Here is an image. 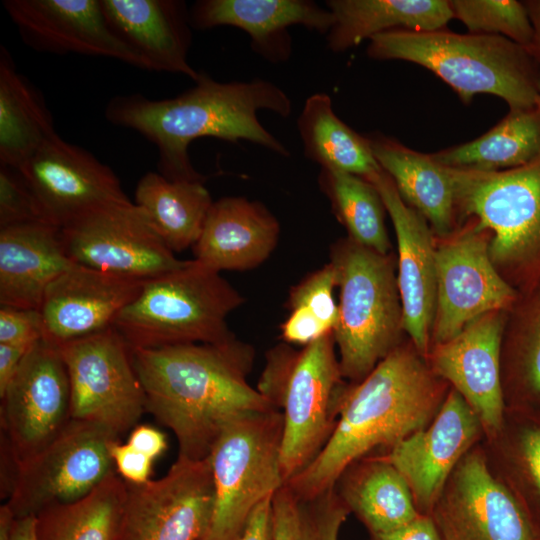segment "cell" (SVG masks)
Masks as SVG:
<instances>
[{"mask_svg":"<svg viewBox=\"0 0 540 540\" xmlns=\"http://www.w3.org/2000/svg\"><path fill=\"white\" fill-rule=\"evenodd\" d=\"M43 333L38 309L0 307V344L29 348L43 338Z\"/></svg>","mask_w":540,"mask_h":540,"instance_id":"42","label":"cell"},{"mask_svg":"<svg viewBox=\"0 0 540 540\" xmlns=\"http://www.w3.org/2000/svg\"><path fill=\"white\" fill-rule=\"evenodd\" d=\"M304 155L321 169L357 175L364 179L381 170L367 136L345 124L335 114L325 92L309 96L297 120Z\"/></svg>","mask_w":540,"mask_h":540,"instance_id":"32","label":"cell"},{"mask_svg":"<svg viewBox=\"0 0 540 540\" xmlns=\"http://www.w3.org/2000/svg\"><path fill=\"white\" fill-rule=\"evenodd\" d=\"M282 436L278 409L245 414L224 429L208 456L214 505L202 540H237L253 510L285 485Z\"/></svg>","mask_w":540,"mask_h":540,"instance_id":"8","label":"cell"},{"mask_svg":"<svg viewBox=\"0 0 540 540\" xmlns=\"http://www.w3.org/2000/svg\"><path fill=\"white\" fill-rule=\"evenodd\" d=\"M144 281L73 264L46 288L39 311L43 338L60 347L113 326Z\"/></svg>","mask_w":540,"mask_h":540,"instance_id":"22","label":"cell"},{"mask_svg":"<svg viewBox=\"0 0 540 540\" xmlns=\"http://www.w3.org/2000/svg\"><path fill=\"white\" fill-rule=\"evenodd\" d=\"M330 263L339 287L333 336L342 376L362 381L399 344L402 304L394 259L349 237L331 247Z\"/></svg>","mask_w":540,"mask_h":540,"instance_id":"5","label":"cell"},{"mask_svg":"<svg viewBox=\"0 0 540 540\" xmlns=\"http://www.w3.org/2000/svg\"><path fill=\"white\" fill-rule=\"evenodd\" d=\"M449 389L412 342L400 343L362 381L349 384L327 444L286 485L298 500L333 488L354 461L375 450L386 453L427 427Z\"/></svg>","mask_w":540,"mask_h":540,"instance_id":"3","label":"cell"},{"mask_svg":"<svg viewBox=\"0 0 540 540\" xmlns=\"http://www.w3.org/2000/svg\"><path fill=\"white\" fill-rule=\"evenodd\" d=\"M131 351L146 411L172 430L178 457L206 459L230 423L276 409L249 384L255 351L236 337Z\"/></svg>","mask_w":540,"mask_h":540,"instance_id":"1","label":"cell"},{"mask_svg":"<svg viewBox=\"0 0 540 540\" xmlns=\"http://www.w3.org/2000/svg\"><path fill=\"white\" fill-rule=\"evenodd\" d=\"M335 286L336 272L329 262L291 288L287 306L290 310L307 308L333 330L338 317V304L333 297Z\"/></svg>","mask_w":540,"mask_h":540,"instance_id":"40","label":"cell"},{"mask_svg":"<svg viewBox=\"0 0 540 540\" xmlns=\"http://www.w3.org/2000/svg\"><path fill=\"white\" fill-rule=\"evenodd\" d=\"M75 264L146 281L186 267L131 201L98 208L61 228Z\"/></svg>","mask_w":540,"mask_h":540,"instance_id":"13","label":"cell"},{"mask_svg":"<svg viewBox=\"0 0 540 540\" xmlns=\"http://www.w3.org/2000/svg\"><path fill=\"white\" fill-rule=\"evenodd\" d=\"M430 515L442 540H540V526L492 469L483 442L456 466Z\"/></svg>","mask_w":540,"mask_h":540,"instance_id":"10","label":"cell"},{"mask_svg":"<svg viewBox=\"0 0 540 540\" xmlns=\"http://www.w3.org/2000/svg\"><path fill=\"white\" fill-rule=\"evenodd\" d=\"M118 540H202L208 530L214 481L209 459L178 457L167 474L127 483Z\"/></svg>","mask_w":540,"mask_h":540,"instance_id":"15","label":"cell"},{"mask_svg":"<svg viewBox=\"0 0 540 540\" xmlns=\"http://www.w3.org/2000/svg\"><path fill=\"white\" fill-rule=\"evenodd\" d=\"M18 170L44 220L61 228L98 208L130 201L109 166L58 134Z\"/></svg>","mask_w":540,"mask_h":540,"instance_id":"17","label":"cell"},{"mask_svg":"<svg viewBox=\"0 0 540 540\" xmlns=\"http://www.w3.org/2000/svg\"><path fill=\"white\" fill-rule=\"evenodd\" d=\"M451 170L457 209L487 232L498 271L519 295L540 289V156L507 170Z\"/></svg>","mask_w":540,"mask_h":540,"instance_id":"6","label":"cell"},{"mask_svg":"<svg viewBox=\"0 0 540 540\" xmlns=\"http://www.w3.org/2000/svg\"><path fill=\"white\" fill-rule=\"evenodd\" d=\"M243 303L219 272L193 259L180 270L144 281L113 327L131 349L221 343L235 337L226 318Z\"/></svg>","mask_w":540,"mask_h":540,"instance_id":"7","label":"cell"},{"mask_svg":"<svg viewBox=\"0 0 540 540\" xmlns=\"http://www.w3.org/2000/svg\"><path fill=\"white\" fill-rule=\"evenodd\" d=\"M523 3L533 27L532 43L527 49L540 66V0H527Z\"/></svg>","mask_w":540,"mask_h":540,"instance_id":"51","label":"cell"},{"mask_svg":"<svg viewBox=\"0 0 540 540\" xmlns=\"http://www.w3.org/2000/svg\"><path fill=\"white\" fill-rule=\"evenodd\" d=\"M127 443L153 460L159 457L168 446L164 433L148 425L134 427Z\"/></svg>","mask_w":540,"mask_h":540,"instance_id":"49","label":"cell"},{"mask_svg":"<svg viewBox=\"0 0 540 540\" xmlns=\"http://www.w3.org/2000/svg\"><path fill=\"white\" fill-rule=\"evenodd\" d=\"M486 233L474 221L436 248L433 345L452 339L485 314L512 309L519 298L494 265Z\"/></svg>","mask_w":540,"mask_h":540,"instance_id":"14","label":"cell"},{"mask_svg":"<svg viewBox=\"0 0 540 540\" xmlns=\"http://www.w3.org/2000/svg\"><path fill=\"white\" fill-rule=\"evenodd\" d=\"M73 264L57 225L0 228V305L39 310L48 285Z\"/></svg>","mask_w":540,"mask_h":540,"instance_id":"26","label":"cell"},{"mask_svg":"<svg viewBox=\"0 0 540 540\" xmlns=\"http://www.w3.org/2000/svg\"><path fill=\"white\" fill-rule=\"evenodd\" d=\"M298 500L285 484L272 497V540H297Z\"/></svg>","mask_w":540,"mask_h":540,"instance_id":"46","label":"cell"},{"mask_svg":"<svg viewBox=\"0 0 540 540\" xmlns=\"http://www.w3.org/2000/svg\"><path fill=\"white\" fill-rule=\"evenodd\" d=\"M483 446L492 469L540 526V410L506 409L499 433Z\"/></svg>","mask_w":540,"mask_h":540,"instance_id":"34","label":"cell"},{"mask_svg":"<svg viewBox=\"0 0 540 540\" xmlns=\"http://www.w3.org/2000/svg\"><path fill=\"white\" fill-rule=\"evenodd\" d=\"M370 540H442V538L432 516L419 514L395 530L370 535Z\"/></svg>","mask_w":540,"mask_h":540,"instance_id":"47","label":"cell"},{"mask_svg":"<svg viewBox=\"0 0 540 540\" xmlns=\"http://www.w3.org/2000/svg\"><path fill=\"white\" fill-rule=\"evenodd\" d=\"M334 488L369 535L395 530L421 514L407 481L383 453L351 463Z\"/></svg>","mask_w":540,"mask_h":540,"instance_id":"28","label":"cell"},{"mask_svg":"<svg viewBox=\"0 0 540 540\" xmlns=\"http://www.w3.org/2000/svg\"><path fill=\"white\" fill-rule=\"evenodd\" d=\"M189 19L198 30L227 25L245 31L253 52L271 63L290 58V26L327 35L334 21L329 9L309 0H199L189 9Z\"/></svg>","mask_w":540,"mask_h":540,"instance_id":"23","label":"cell"},{"mask_svg":"<svg viewBox=\"0 0 540 540\" xmlns=\"http://www.w3.org/2000/svg\"><path fill=\"white\" fill-rule=\"evenodd\" d=\"M57 135L42 94L0 49V165L20 168Z\"/></svg>","mask_w":540,"mask_h":540,"instance_id":"30","label":"cell"},{"mask_svg":"<svg viewBox=\"0 0 540 540\" xmlns=\"http://www.w3.org/2000/svg\"><path fill=\"white\" fill-rule=\"evenodd\" d=\"M378 190L392 220L398 246L397 284L403 329L426 359L436 312V248L426 219L404 202L382 169L367 178Z\"/></svg>","mask_w":540,"mask_h":540,"instance_id":"21","label":"cell"},{"mask_svg":"<svg viewBox=\"0 0 540 540\" xmlns=\"http://www.w3.org/2000/svg\"><path fill=\"white\" fill-rule=\"evenodd\" d=\"M22 40L34 50L101 56L149 70L110 27L101 0H4Z\"/></svg>","mask_w":540,"mask_h":540,"instance_id":"20","label":"cell"},{"mask_svg":"<svg viewBox=\"0 0 540 540\" xmlns=\"http://www.w3.org/2000/svg\"><path fill=\"white\" fill-rule=\"evenodd\" d=\"M325 3L334 18L326 35L327 46L334 53L392 30L445 29L453 19L448 0H328Z\"/></svg>","mask_w":540,"mask_h":540,"instance_id":"29","label":"cell"},{"mask_svg":"<svg viewBox=\"0 0 540 540\" xmlns=\"http://www.w3.org/2000/svg\"><path fill=\"white\" fill-rule=\"evenodd\" d=\"M367 138L374 158L393 180L404 202L437 234L448 235L457 210L451 168L435 161L431 154L412 150L383 134L372 133Z\"/></svg>","mask_w":540,"mask_h":540,"instance_id":"27","label":"cell"},{"mask_svg":"<svg viewBox=\"0 0 540 540\" xmlns=\"http://www.w3.org/2000/svg\"><path fill=\"white\" fill-rule=\"evenodd\" d=\"M298 354L299 351L285 344L274 347L267 354L266 366L256 389L278 410Z\"/></svg>","mask_w":540,"mask_h":540,"instance_id":"43","label":"cell"},{"mask_svg":"<svg viewBox=\"0 0 540 540\" xmlns=\"http://www.w3.org/2000/svg\"><path fill=\"white\" fill-rule=\"evenodd\" d=\"M269 110L281 117L292 111L289 96L272 82H218L200 72L195 85L169 99H150L140 93L112 98L106 119L133 129L158 149V172L171 181H202L189 157V145L202 137L237 143L246 140L281 156L287 148L258 120Z\"/></svg>","mask_w":540,"mask_h":540,"instance_id":"2","label":"cell"},{"mask_svg":"<svg viewBox=\"0 0 540 540\" xmlns=\"http://www.w3.org/2000/svg\"><path fill=\"white\" fill-rule=\"evenodd\" d=\"M113 440L102 427L71 419L45 448L18 464L6 502L15 517L36 516L89 494L115 472L109 452Z\"/></svg>","mask_w":540,"mask_h":540,"instance_id":"12","label":"cell"},{"mask_svg":"<svg viewBox=\"0 0 540 540\" xmlns=\"http://www.w3.org/2000/svg\"><path fill=\"white\" fill-rule=\"evenodd\" d=\"M484 439L478 415L450 387L432 422L383 454L407 481L419 513L430 515L456 466Z\"/></svg>","mask_w":540,"mask_h":540,"instance_id":"18","label":"cell"},{"mask_svg":"<svg viewBox=\"0 0 540 540\" xmlns=\"http://www.w3.org/2000/svg\"><path fill=\"white\" fill-rule=\"evenodd\" d=\"M113 31L146 62L149 71L199 78L188 62L192 32L189 9L180 0H101Z\"/></svg>","mask_w":540,"mask_h":540,"instance_id":"24","label":"cell"},{"mask_svg":"<svg viewBox=\"0 0 540 540\" xmlns=\"http://www.w3.org/2000/svg\"><path fill=\"white\" fill-rule=\"evenodd\" d=\"M109 452L115 471L125 482L140 485L150 480L153 459L118 440L111 441Z\"/></svg>","mask_w":540,"mask_h":540,"instance_id":"44","label":"cell"},{"mask_svg":"<svg viewBox=\"0 0 540 540\" xmlns=\"http://www.w3.org/2000/svg\"><path fill=\"white\" fill-rule=\"evenodd\" d=\"M272 497L265 498L253 510L237 540H272Z\"/></svg>","mask_w":540,"mask_h":540,"instance_id":"48","label":"cell"},{"mask_svg":"<svg viewBox=\"0 0 540 540\" xmlns=\"http://www.w3.org/2000/svg\"><path fill=\"white\" fill-rule=\"evenodd\" d=\"M453 18L469 33L503 36L528 48L533 27L523 2L516 0H448Z\"/></svg>","mask_w":540,"mask_h":540,"instance_id":"38","label":"cell"},{"mask_svg":"<svg viewBox=\"0 0 540 540\" xmlns=\"http://www.w3.org/2000/svg\"><path fill=\"white\" fill-rule=\"evenodd\" d=\"M135 204L147 213L166 245L180 252L199 239L213 201L202 181H171L150 171L138 181Z\"/></svg>","mask_w":540,"mask_h":540,"instance_id":"31","label":"cell"},{"mask_svg":"<svg viewBox=\"0 0 540 540\" xmlns=\"http://www.w3.org/2000/svg\"><path fill=\"white\" fill-rule=\"evenodd\" d=\"M12 540H38L35 531V516L16 518Z\"/></svg>","mask_w":540,"mask_h":540,"instance_id":"52","label":"cell"},{"mask_svg":"<svg viewBox=\"0 0 540 540\" xmlns=\"http://www.w3.org/2000/svg\"><path fill=\"white\" fill-rule=\"evenodd\" d=\"M536 107L540 109V73L538 78V98L536 102Z\"/></svg>","mask_w":540,"mask_h":540,"instance_id":"54","label":"cell"},{"mask_svg":"<svg viewBox=\"0 0 540 540\" xmlns=\"http://www.w3.org/2000/svg\"><path fill=\"white\" fill-rule=\"evenodd\" d=\"M0 398L4 439L18 466L71 420L70 383L59 348L44 338L34 343Z\"/></svg>","mask_w":540,"mask_h":540,"instance_id":"16","label":"cell"},{"mask_svg":"<svg viewBox=\"0 0 540 540\" xmlns=\"http://www.w3.org/2000/svg\"><path fill=\"white\" fill-rule=\"evenodd\" d=\"M70 383L71 419L95 424L115 438L146 411L130 346L112 326L58 347Z\"/></svg>","mask_w":540,"mask_h":540,"instance_id":"9","label":"cell"},{"mask_svg":"<svg viewBox=\"0 0 540 540\" xmlns=\"http://www.w3.org/2000/svg\"><path fill=\"white\" fill-rule=\"evenodd\" d=\"M505 311L471 322L452 339L430 348L427 362L436 376L455 389L482 422L485 439H493L505 417L501 355Z\"/></svg>","mask_w":540,"mask_h":540,"instance_id":"19","label":"cell"},{"mask_svg":"<svg viewBox=\"0 0 540 540\" xmlns=\"http://www.w3.org/2000/svg\"><path fill=\"white\" fill-rule=\"evenodd\" d=\"M318 183L350 239L382 255L390 253L387 211L371 182L350 173L321 169Z\"/></svg>","mask_w":540,"mask_h":540,"instance_id":"37","label":"cell"},{"mask_svg":"<svg viewBox=\"0 0 540 540\" xmlns=\"http://www.w3.org/2000/svg\"><path fill=\"white\" fill-rule=\"evenodd\" d=\"M431 156L447 167L477 171H500L527 165L540 156V109L509 110L479 138Z\"/></svg>","mask_w":540,"mask_h":540,"instance_id":"33","label":"cell"},{"mask_svg":"<svg viewBox=\"0 0 540 540\" xmlns=\"http://www.w3.org/2000/svg\"><path fill=\"white\" fill-rule=\"evenodd\" d=\"M512 309L501 355L505 406L540 410V289L519 295Z\"/></svg>","mask_w":540,"mask_h":540,"instance_id":"36","label":"cell"},{"mask_svg":"<svg viewBox=\"0 0 540 540\" xmlns=\"http://www.w3.org/2000/svg\"><path fill=\"white\" fill-rule=\"evenodd\" d=\"M16 517L7 503L0 507V540H12Z\"/></svg>","mask_w":540,"mask_h":540,"instance_id":"53","label":"cell"},{"mask_svg":"<svg viewBox=\"0 0 540 540\" xmlns=\"http://www.w3.org/2000/svg\"><path fill=\"white\" fill-rule=\"evenodd\" d=\"M345 381L333 331L299 351L280 405L285 484L317 457L333 434L349 386Z\"/></svg>","mask_w":540,"mask_h":540,"instance_id":"11","label":"cell"},{"mask_svg":"<svg viewBox=\"0 0 540 540\" xmlns=\"http://www.w3.org/2000/svg\"><path fill=\"white\" fill-rule=\"evenodd\" d=\"M349 514L334 487L312 498L298 500L297 540H339L341 527Z\"/></svg>","mask_w":540,"mask_h":540,"instance_id":"39","label":"cell"},{"mask_svg":"<svg viewBox=\"0 0 540 540\" xmlns=\"http://www.w3.org/2000/svg\"><path fill=\"white\" fill-rule=\"evenodd\" d=\"M127 484L116 472L74 502L50 506L35 516L38 540H118Z\"/></svg>","mask_w":540,"mask_h":540,"instance_id":"35","label":"cell"},{"mask_svg":"<svg viewBox=\"0 0 540 540\" xmlns=\"http://www.w3.org/2000/svg\"><path fill=\"white\" fill-rule=\"evenodd\" d=\"M280 233L276 217L260 202L223 197L209 209L194 260L219 272L249 270L262 264L275 249Z\"/></svg>","mask_w":540,"mask_h":540,"instance_id":"25","label":"cell"},{"mask_svg":"<svg viewBox=\"0 0 540 540\" xmlns=\"http://www.w3.org/2000/svg\"><path fill=\"white\" fill-rule=\"evenodd\" d=\"M37 221L45 220L23 175L0 165V228Z\"/></svg>","mask_w":540,"mask_h":540,"instance_id":"41","label":"cell"},{"mask_svg":"<svg viewBox=\"0 0 540 540\" xmlns=\"http://www.w3.org/2000/svg\"><path fill=\"white\" fill-rule=\"evenodd\" d=\"M29 348L0 344V397L12 381Z\"/></svg>","mask_w":540,"mask_h":540,"instance_id":"50","label":"cell"},{"mask_svg":"<svg viewBox=\"0 0 540 540\" xmlns=\"http://www.w3.org/2000/svg\"><path fill=\"white\" fill-rule=\"evenodd\" d=\"M280 328L284 341L304 346L332 331L305 307L292 309L289 317L281 324Z\"/></svg>","mask_w":540,"mask_h":540,"instance_id":"45","label":"cell"},{"mask_svg":"<svg viewBox=\"0 0 540 540\" xmlns=\"http://www.w3.org/2000/svg\"><path fill=\"white\" fill-rule=\"evenodd\" d=\"M366 54L428 69L463 103L477 94H491L510 110L536 107L540 66L526 47L500 35L392 30L369 39Z\"/></svg>","mask_w":540,"mask_h":540,"instance_id":"4","label":"cell"}]
</instances>
